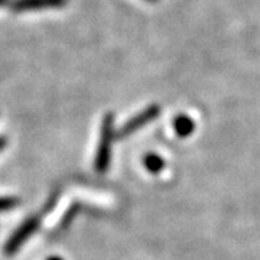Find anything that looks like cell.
<instances>
[{"mask_svg": "<svg viewBox=\"0 0 260 260\" xmlns=\"http://www.w3.org/2000/svg\"><path fill=\"white\" fill-rule=\"evenodd\" d=\"M116 139L114 132V116L113 113H107L102 121V130H100V142L97 146V153L94 159V168L99 174H106L110 167L112 160V145L113 140Z\"/></svg>", "mask_w": 260, "mask_h": 260, "instance_id": "cell-1", "label": "cell"}, {"mask_svg": "<svg viewBox=\"0 0 260 260\" xmlns=\"http://www.w3.org/2000/svg\"><path fill=\"white\" fill-rule=\"evenodd\" d=\"M160 113V107L158 104H152L146 107L145 110H142L138 114H135L130 120H127L120 129L116 132V139H124L130 135H133L135 132H138L139 129H142L143 126H146L148 123L153 121Z\"/></svg>", "mask_w": 260, "mask_h": 260, "instance_id": "cell-2", "label": "cell"}, {"mask_svg": "<svg viewBox=\"0 0 260 260\" xmlns=\"http://www.w3.org/2000/svg\"><path fill=\"white\" fill-rule=\"evenodd\" d=\"M41 225V218L39 217H29L28 220H25V223H22L16 229V232L13 233L8 239V242L5 244V253L8 256L15 254L16 251L25 244L29 237L37 232Z\"/></svg>", "mask_w": 260, "mask_h": 260, "instance_id": "cell-3", "label": "cell"}, {"mask_svg": "<svg viewBox=\"0 0 260 260\" xmlns=\"http://www.w3.org/2000/svg\"><path fill=\"white\" fill-rule=\"evenodd\" d=\"M68 0H13L10 2V9L13 13H23L32 10L56 9L64 8Z\"/></svg>", "mask_w": 260, "mask_h": 260, "instance_id": "cell-4", "label": "cell"}, {"mask_svg": "<svg viewBox=\"0 0 260 260\" xmlns=\"http://www.w3.org/2000/svg\"><path fill=\"white\" fill-rule=\"evenodd\" d=\"M174 130L179 138H188L195 130V121L186 114H178L172 121Z\"/></svg>", "mask_w": 260, "mask_h": 260, "instance_id": "cell-5", "label": "cell"}, {"mask_svg": "<svg viewBox=\"0 0 260 260\" xmlns=\"http://www.w3.org/2000/svg\"><path fill=\"white\" fill-rule=\"evenodd\" d=\"M143 165H145V168L148 169L150 174L156 175V174L164 171V168H165L167 164H165V159L162 158V156H159L158 153H149V155H146L143 158Z\"/></svg>", "mask_w": 260, "mask_h": 260, "instance_id": "cell-6", "label": "cell"}, {"mask_svg": "<svg viewBox=\"0 0 260 260\" xmlns=\"http://www.w3.org/2000/svg\"><path fill=\"white\" fill-rule=\"evenodd\" d=\"M20 204V200L16 197H0V213L15 210Z\"/></svg>", "mask_w": 260, "mask_h": 260, "instance_id": "cell-7", "label": "cell"}, {"mask_svg": "<svg viewBox=\"0 0 260 260\" xmlns=\"http://www.w3.org/2000/svg\"><path fill=\"white\" fill-rule=\"evenodd\" d=\"M6 145H8V139L5 136H0V152L6 148Z\"/></svg>", "mask_w": 260, "mask_h": 260, "instance_id": "cell-8", "label": "cell"}, {"mask_svg": "<svg viewBox=\"0 0 260 260\" xmlns=\"http://www.w3.org/2000/svg\"><path fill=\"white\" fill-rule=\"evenodd\" d=\"M48 260H64V259H62V257H59V256H51Z\"/></svg>", "mask_w": 260, "mask_h": 260, "instance_id": "cell-9", "label": "cell"}, {"mask_svg": "<svg viewBox=\"0 0 260 260\" xmlns=\"http://www.w3.org/2000/svg\"><path fill=\"white\" fill-rule=\"evenodd\" d=\"M8 3H9V0H0V6H5Z\"/></svg>", "mask_w": 260, "mask_h": 260, "instance_id": "cell-10", "label": "cell"}, {"mask_svg": "<svg viewBox=\"0 0 260 260\" xmlns=\"http://www.w3.org/2000/svg\"><path fill=\"white\" fill-rule=\"evenodd\" d=\"M146 2H152V3H155V2H158V0H146Z\"/></svg>", "mask_w": 260, "mask_h": 260, "instance_id": "cell-11", "label": "cell"}]
</instances>
